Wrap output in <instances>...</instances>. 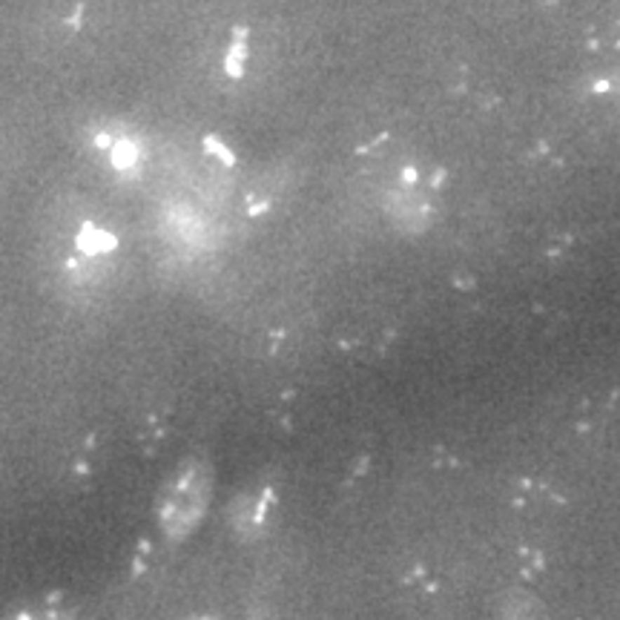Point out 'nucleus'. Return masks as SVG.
<instances>
[{"label": "nucleus", "instance_id": "nucleus-1", "mask_svg": "<svg viewBox=\"0 0 620 620\" xmlns=\"http://www.w3.org/2000/svg\"><path fill=\"white\" fill-rule=\"evenodd\" d=\"M118 15L109 0H35L9 29L23 60L43 69H72L109 49Z\"/></svg>", "mask_w": 620, "mask_h": 620}, {"label": "nucleus", "instance_id": "nucleus-2", "mask_svg": "<svg viewBox=\"0 0 620 620\" xmlns=\"http://www.w3.org/2000/svg\"><path fill=\"white\" fill-rule=\"evenodd\" d=\"M15 159H18V138L9 127L0 123V173H6Z\"/></svg>", "mask_w": 620, "mask_h": 620}]
</instances>
